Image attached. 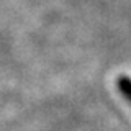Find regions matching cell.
<instances>
[{
  "mask_svg": "<svg viewBox=\"0 0 131 131\" xmlns=\"http://www.w3.org/2000/svg\"><path fill=\"white\" fill-rule=\"evenodd\" d=\"M118 89H120V92L123 93V97L126 98V100L129 102V105H131V79L129 77H126V75H121L120 79H118Z\"/></svg>",
  "mask_w": 131,
  "mask_h": 131,
  "instance_id": "6da1fadb",
  "label": "cell"
}]
</instances>
